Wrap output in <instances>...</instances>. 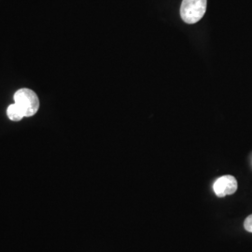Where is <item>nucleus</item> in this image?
<instances>
[{"mask_svg": "<svg viewBox=\"0 0 252 252\" xmlns=\"http://www.w3.org/2000/svg\"><path fill=\"white\" fill-rule=\"evenodd\" d=\"M207 5V0H183L180 16L186 24L193 25L204 17Z\"/></svg>", "mask_w": 252, "mask_h": 252, "instance_id": "nucleus-1", "label": "nucleus"}, {"mask_svg": "<svg viewBox=\"0 0 252 252\" xmlns=\"http://www.w3.org/2000/svg\"><path fill=\"white\" fill-rule=\"evenodd\" d=\"M14 103L21 108L25 117H32L39 108V100L34 91L23 88L17 91L13 96Z\"/></svg>", "mask_w": 252, "mask_h": 252, "instance_id": "nucleus-2", "label": "nucleus"}, {"mask_svg": "<svg viewBox=\"0 0 252 252\" xmlns=\"http://www.w3.org/2000/svg\"><path fill=\"white\" fill-rule=\"evenodd\" d=\"M238 187L235 178L230 175L222 176L215 181L213 185L214 192L218 197L222 198L226 195L234 194Z\"/></svg>", "mask_w": 252, "mask_h": 252, "instance_id": "nucleus-3", "label": "nucleus"}, {"mask_svg": "<svg viewBox=\"0 0 252 252\" xmlns=\"http://www.w3.org/2000/svg\"><path fill=\"white\" fill-rule=\"evenodd\" d=\"M7 115L9 120H11L13 122H19L25 117L23 111L15 103L9 105V108H7Z\"/></svg>", "mask_w": 252, "mask_h": 252, "instance_id": "nucleus-4", "label": "nucleus"}, {"mask_svg": "<svg viewBox=\"0 0 252 252\" xmlns=\"http://www.w3.org/2000/svg\"><path fill=\"white\" fill-rule=\"evenodd\" d=\"M244 228L246 231L252 233V214L248 217L244 221Z\"/></svg>", "mask_w": 252, "mask_h": 252, "instance_id": "nucleus-5", "label": "nucleus"}]
</instances>
